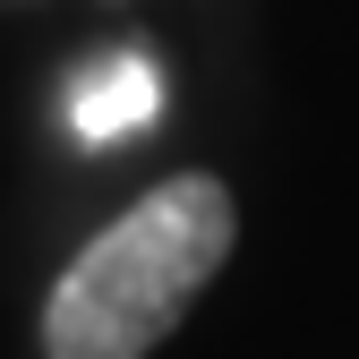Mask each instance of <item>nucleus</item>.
<instances>
[{
  "instance_id": "1",
  "label": "nucleus",
  "mask_w": 359,
  "mask_h": 359,
  "mask_svg": "<svg viewBox=\"0 0 359 359\" xmlns=\"http://www.w3.org/2000/svg\"><path fill=\"white\" fill-rule=\"evenodd\" d=\"M240 240V205L214 171L146 189L111 231H95L43 299V359H146L180 334Z\"/></svg>"
},
{
  "instance_id": "2",
  "label": "nucleus",
  "mask_w": 359,
  "mask_h": 359,
  "mask_svg": "<svg viewBox=\"0 0 359 359\" xmlns=\"http://www.w3.org/2000/svg\"><path fill=\"white\" fill-rule=\"evenodd\" d=\"M163 103V77L146 52H111L77 77V95H69V128H77V146H111L128 137V128H146Z\"/></svg>"
}]
</instances>
